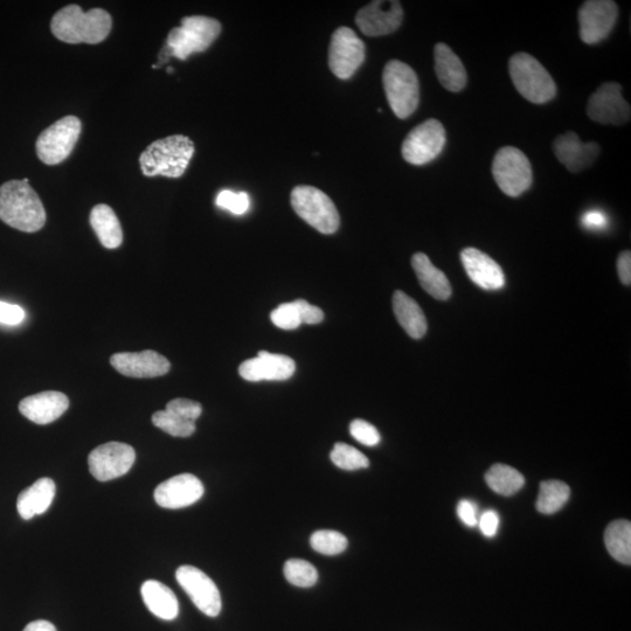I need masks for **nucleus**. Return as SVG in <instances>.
<instances>
[{
	"label": "nucleus",
	"mask_w": 631,
	"mask_h": 631,
	"mask_svg": "<svg viewBox=\"0 0 631 631\" xmlns=\"http://www.w3.org/2000/svg\"><path fill=\"white\" fill-rule=\"evenodd\" d=\"M492 175L499 189L513 198L528 191L533 180L529 158L513 147H505L497 152L492 163Z\"/></svg>",
	"instance_id": "nucleus-8"
},
{
	"label": "nucleus",
	"mask_w": 631,
	"mask_h": 631,
	"mask_svg": "<svg viewBox=\"0 0 631 631\" xmlns=\"http://www.w3.org/2000/svg\"><path fill=\"white\" fill-rule=\"evenodd\" d=\"M554 154L568 171L578 173L592 166L600 155V145L595 142L584 143L580 137L570 131L560 135L553 143Z\"/></svg>",
	"instance_id": "nucleus-20"
},
{
	"label": "nucleus",
	"mask_w": 631,
	"mask_h": 631,
	"mask_svg": "<svg viewBox=\"0 0 631 631\" xmlns=\"http://www.w3.org/2000/svg\"><path fill=\"white\" fill-rule=\"evenodd\" d=\"M435 73L449 92L459 93L467 86L468 76L462 61L448 45L439 43L434 48Z\"/></svg>",
	"instance_id": "nucleus-23"
},
{
	"label": "nucleus",
	"mask_w": 631,
	"mask_h": 631,
	"mask_svg": "<svg viewBox=\"0 0 631 631\" xmlns=\"http://www.w3.org/2000/svg\"><path fill=\"white\" fill-rule=\"evenodd\" d=\"M589 119L600 124L622 126L630 121L631 109L623 99L622 87L616 82L603 83L589 97L587 104Z\"/></svg>",
	"instance_id": "nucleus-13"
},
{
	"label": "nucleus",
	"mask_w": 631,
	"mask_h": 631,
	"mask_svg": "<svg viewBox=\"0 0 631 631\" xmlns=\"http://www.w3.org/2000/svg\"><path fill=\"white\" fill-rule=\"evenodd\" d=\"M404 19L400 2H372L360 9L356 16L359 30L367 37L387 36L399 29Z\"/></svg>",
	"instance_id": "nucleus-16"
},
{
	"label": "nucleus",
	"mask_w": 631,
	"mask_h": 631,
	"mask_svg": "<svg viewBox=\"0 0 631 631\" xmlns=\"http://www.w3.org/2000/svg\"><path fill=\"white\" fill-rule=\"evenodd\" d=\"M24 631H58L51 622L39 620L27 624Z\"/></svg>",
	"instance_id": "nucleus-46"
},
{
	"label": "nucleus",
	"mask_w": 631,
	"mask_h": 631,
	"mask_svg": "<svg viewBox=\"0 0 631 631\" xmlns=\"http://www.w3.org/2000/svg\"><path fill=\"white\" fill-rule=\"evenodd\" d=\"M295 371L293 359L267 351H260L258 357L246 360L239 367L240 377L252 383L288 380L294 376Z\"/></svg>",
	"instance_id": "nucleus-19"
},
{
	"label": "nucleus",
	"mask_w": 631,
	"mask_h": 631,
	"mask_svg": "<svg viewBox=\"0 0 631 631\" xmlns=\"http://www.w3.org/2000/svg\"><path fill=\"white\" fill-rule=\"evenodd\" d=\"M365 61V45L355 31L339 27L332 34L329 48V66L338 79L348 80Z\"/></svg>",
	"instance_id": "nucleus-11"
},
{
	"label": "nucleus",
	"mask_w": 631,
	"mask_h": 631,
	"mask_svg": "<svg viewBox=\"0 0 631 631\" xmlns=\"http://www.w3.org/2000/svg\"><path fill=\"white\" fill-rule=\"evenodd\" d=\"M412 267L421 287L429 295L439 301H446L452 296V286H450L447 276L433 265L426 254L416 253L412 258Z\"/></svg>",
	"instance_id": "nucleus-25"
},
{
	"label": "nucleus",
	"mask_w": 631,
	"mask_h": 631,
	"mask_svg": "<svg viewBox=\"0 0 631 631\" xmlns=\"http://www.w3.org/2000/svg\"><path fill=\"white\" fill-rule=\"evenodd\" d=\"M383 85L388 104L395 116L407 119L419 107L420 85L412 67L399 60L387 62L383 72Z\"/></svg>",
	"instance_id": "nucleus-5"
},
{
	"label": "nucleus",
	"mask_w": 631,
	"mask_h": 631,
	"mask_svg": "<svg viewBox=\"0 0 631 631\" xmlns=\"http://www.w3.org/2000/svg\"><path fill=\"white\" fill-rule=\"evenodd\" d=\"M447 142L446 130L438 120L415 127L402 143L401 154L412 165H425L439 157Z\"/></svg>",
	"instance_id": "nucleus-10"
},
{
	"label": "nucleus",
	"mask_w": 631,
	"mask_h": 631,
	"mask_svg": "<svg viewBox=\"0 0 631 631\" xmlns=\"http://www.w3.org/2000/svg\"><path fill=\"white\" fill-rule=\"evenodd\" d=\"M176 579L201 613L210 617L220 614L223 608L221 595L217 585L207 574L197 567L180 566Z\"/></svg>",
	"instance_id": "nucleus-14"
},
{
	"label": "nucleus",
	"mask_w": 631,
	"mask_h": 631,
	"mask_svg": "<svg viewBox=\"0 0 631 631\" xmlns=\"http://www.w3.org/2000/svg\"><path fill=\"white\" fill-rule=\"evenodd\" d=\"M217 205L223 210L230 211L237 216L245 214L251 207V199L245 192L221 191L217 197Z\"/></svg>",
	"instance_id": "nucleus-37"
},
{
	"label": "nucleus",
	"mask_w": 631,
	"mask_h": 631,
	"mask_svg": "<svg viewBox=\"0 0 631 631\" xmlns=\"http://www.w3.org/2000/svg\"><path fill=\"white\" fill-rule=\"evenodd\" d=\"M152 424L175 438H189L196 433V422L180 418L166 409L152 415Z\"/></svg>",
	"instance_id": "nucleus-32"
},
{
	"label": "nucleus",
	"mask_w": 631,
	"mask_h": 631,
	"mask_svg": "<svg viewBox=\"0 0 631 631\" xmlns=\"http://www.w3.org/2000/svg\"><path fill=\"white\" fill-rule=\"evenodd\" d=\"M204 492V485L198 477L182 474L159 484L155 490V501L164 509H183L197 503Z\"/></svg>",
	"instance_id": "nucleus-17"
},
{
	"label": "nucleus",
	"mask_w": 631,
	"mask_h": 631,
	"mask_svg": "<svg viewBox=\"0 0 631 631\" xmlns=\"http://www.w3.org/2000/svg\"><path fill=\"white\" fill-rule=\"evenodd\" d=\"M330 459L336 467L348 471L365 469L370 466L369 459L362 452L342 442L336 443L330 454Z\"/></svg>",
	"instance_id": "nucleus-35"
},
{
	"label": "nucleus",
	"mask_w": 631,
	"mask_h": 631,
	"mask_svg": "<svg viewBox=\"0 0 631 631\" xmlns=\"http://www.w3.org/2000/svg\"><path fill=\"white\" fill-rule=\"evenodd\" d=\"M617 272H619L620 280L626 286L631 283V253L629 251L621 253L617 260Z\"/></svg>",
	"instance_id": "nucleus-45"
},
{
	"label": "nucleus",
	"mask_w": 631,
	"mask_h": 631,
	"mask_svg": "<svg viewBox=\"0 0 631 631\" xmlns=\"http://www.w3.org/2000/svg\"><path fill=\"white\" fill-rule=\"evenodd\" d=\"M166 411L180 416L185 420L196 422L203 413V406L197 401L189 399H173L166 405Z\"/></svg>",
	"instance_id": "nucleus-39"
},
{
	"label": "nucleus",
	"mask_w": 631,
	"mask_h": 631,
	"mask_svg": "<svg viewBox=\"0 0 631 631\" xmlns=\"http://www.w3.org/2000/svg\"><path fill=\"white\" fill-rule=\"evenodd\" d=\"M619 8L612 0H588L579 10L580 38L587 45L605 40L613 31Z\"/></svg>",
	"instance_id": "nucleus-15"
},
{
	"label": "nucleus",
	"mask_w": 631,
	"mask_h": 631,
	"mask_svg": "<svg viewBox=\"0 0 631 631\" xmlns=\"http://www.w3.org/2000/svg\"><path fill=\"white\" fill-rule=\"evenodd\" d=\"M55 483L51 478H40L18 497L17 509L20 517L30 520L43 515L50 508L55 497Z\"/></svg>",
	"instance_id": "nucleus-24"
},
{
	"label": "nucleus",
	"mask_w": 631,
	"mask_h": 631,
	"mask_svg": "<svg viewBox=\"0 0 631 631\" xmlns=\"http://www.w3.org/2000/svg\"><path fill=\"white\" fill-rule=\"evenodd\" d=\"M582 225L588 230L599 231L606 228L608 225V219L605 213L600 211H588L581 219Z\"/></svg>",
	"instance_id": "nucleus-44"
},
{
	"label": "nucleus",
	"mask_w": 631,
	"mask_h": 631,
	"mask_svg": "<svg viewBox=\"0 0 631 631\" xmlns=\"http://www.w3.org/2000/svg\"><path fill=\"white\" fill-rule=\"evenodd\" d=\"M89 221L103 247L115 249L122 245V226L112 207L106 204L96 205L90 213Z\"/></svg>",
	"instance_id": "nucleus-28"
},
{
	"label": "nucleus",
	"mask_w": 631,
	"mask_h": 631,
	"mask_svg": "<svg viewBox=\"0 0 631 631\" xmlns=\"http://www.w3.org/2000/svg\"><path fill=\"white\" fill-rule=\"evenodd\" d=\"M25 320V311L17 304L0 301V324L18 325Z\"/></svg>",
	"instance_id": "nucleus-41"
},
{
	"label": "nucleus",
	"mask_w": 631,
	"mask_h": 631,
	"mask_svg": "<svg viewBox=\"0 0 631 631\" xmlns=\"http://www.w3.org/2000/svg\"><path fill=\"white\" fill-rule=\"evenodd\" d=\"M393 310L401 328L407 332L409 337L421 339L426 335L428 324L424 311L404 291H395Z\"/></svg>",
	"instance_id": "nucleus-26"
},
{
	"label": "nucleus",
	"mask_w": 631,
	"mask_h": 631,
	"mask_svg": "<svg viewBox=\"0 0 631 631\" xmlns=\"http://www.w3.org/2000/svg\"><path fill=\"white\" fill-rule=\"evenodd\" d=\"M82 130L76 116H66L40 134L36 149L41 162L58 165L65 162L78 143Z\"/></svg>",
	"instance_id": "nucleus-9"
},
{
	"label": "nucleus",
	"mask_w": 631,
	"mask_h": 631,
	"mask_svg": "<svg viewBox=\"0 0 631 631\" xmlns=\"http://www.w3.org/2000/svg\"><path fill=\"white\" fill-rule=\"evenodd\" d=\"M457 515H459L462 522L469 526V528H475L478 524L476 505L473 502L467 501V499H463V501L457 505Z\"/></svg>",
	"instance_id": "nucleus-42"
},
{
	"label": "nucleus",
	"mask_w": 631,
	"mask_h": 631,
	"mask_svg": "<svg viewBox=\"0 0 631 631\" xmlns=\"http://www.w3.org/2000/svg\"><path fill=\"white\" fill-rule=\"evenodd\" d=\"M270 320H272L277 328L282 330H295L302 325L300 315H298L294 302L279 305V307L270 314Z\"/></svg>",
	"instance_id": "nucleus-36"
},
{
	"label": "nucleus",
	"mask_w": 631,
	"mask_h": 631,
	"mask_svg": "<svg viewBox=\"0 0 631 631\" xmlns=\"http://www.w3.org/2000/svg\"><path fill=\"white\" fill-rule=\"evenodd\" d=\"M113 19L107 11L92 9L83 12L79 5H68L55 13L51 22L54 37L66 44L96 45L112 31Z\"/></svg>",
	"instance_id": "nucleus-2"
},
{
	"label": "nucleus",
	"mask_w": 631,
	"mask_h": 631,
	"mask_svg": "<svg viewBox=\"0 0 631 631\" xmlns=\"http://www.w3.org/2000/svg\"><path fill=\"white\" fill-rule=\"evenodd\" d=\"M605 544L610 556L624 565L631 564V524L628 520H615L605 533Z\"/></svg>",
	"instance_id": "nucleus-29"
},
{
	"label": "nucleus",
	"mask_w": 631,
	"mask_h": 631,
	"mask_svg": "<svg viewBox=\"0 0 631 631\" xmlns=\"http://www.w3.org/2000/svg\"><path fill=\"white\" fill-rule=\"evenodd\" d=\"M478 525H480V529L485 537H495L499 526L498 513L492 510L484 512L480 520H478Z\"/></svg>",
	"instance_id": "nucleus-43"
},
{
	"label": "nucleus",
	"mask_w": 631,
	"mask_h": 631,
	"mask_svg": "<svg viewBox=\"0 0 631 631\" xmlns=\"http://www.w3.org/2000/svg\"><path fill=\"white\" fill-rule=\"evenodd\" d=\"M310 545L312 550L324 556H337L348 549L349 542L341 532L320 530L312 533Z\"/></svg>",
	"instance_id": "nucleus-34"
},
{
	"label": "nucleus",
	"mask_w": 631,
	"mask_h": 631,
	"mask_svg": "<svg viewBox=\"0 0 631 631\" xmlns=\"http://www.w3.org/2000/svg\"><path fill=\"white\" fill-rule=\"evenodd\" d=\"M221 24L217 19L192 16L182 19V26L169 33L168 53L180 60H186L194 53L207 50L220 36Z\"/></svg>",
	"instance_id": "nucleus-6"
},
{
	"label": "nucleus",
	"mask_w": 631,
	"mask_h": 631,
	"mask_svg": "<svg viewBox=\"0 0 631 631\" xmlns=\"http://www.w3.org/2000/svg\"><path fill=\"white\" fill-rule=\"evenodd\" d=\"M352 438L366 447L378 446L381 440L378 429L365 420H353L350 425Z\"/></svg>",
	"instance_id": "nucleus-38"
},
{
	"label": "nucleus",
	"mask_w": 631,
	"mask_h": 631,
	"mask_svg": "<svg viewBox=\"0 0 631 631\" xmlns=\"http://www.w3.org/2000/svg\"><path fill=\"white\" fill-rule=\"evenodd\" d=\"M291 206L298 217L322 234H334L341 225L337 207L327 194L314 186H297L291 192Z\"/></svg>",
	"instance_id": "nucleus-7"
},
{
	"label": "nucleus",
	"mask_w": 631,
	"mask_h": 631,
	"mask_svg": "<svg viewBox=\"0 0 631 631\" xmlns=\"http://www.w3.org/2000/svg\"><path fill=\"white\" fill-rule=\"evenodd\" d=\"M302 324H318L324 320V312L305 300L294 301Z\"/></svg>",
	"instance_id": "nucleus-40"
},
{
	"label": "nucleus",
	"mask_w": 631,
	"mask_h": 631,
	"mask_svg": "<svg viewBox=\"0 0 631 631\" xmlns=\"http://www.w3.org/2000/svg\"><path fill=\"white\" fill-rule=\"evenodd\" d=\"M571 496V489L565 482L545 481L540 484L536 508L543 515H553L564 508Z\"/></svg>",
	"instance_id": "nucleus-31"
},
{
	"label": "nucleus",
	"mask_w": 631,
	"mask_h": 631,
	"mask_svg": "<svg viewBox=\"0 0 631 631\" xmlns=\"http://www.w3.org/2000/svg\"><path fill=\"white\" fill-rule=\"evenodd\" d=\"M513 85L524 99L544 104L556 97L557 86L549 72L528 53H517L509 61Z\"/></svg>",
	"instance_id": "nucleus-4"
},
{
	"label": "nucleus",
	"mask_w": 631,
	"mask_h": 631,
	"mask_svg": "<svg viewBox=\"0 0 631 631\" xmlns=\"http://www.w3.org/2000/svg\"><path fill=\"white\" fill-rule=\"evenodd\" d=\"M110 364L123 376L138 379L162 377L171 367L168 359L152 350L116 353Z\"/></svg>",
	"instance_id": "nucleus-18"
},
{
	"label": "nucleus",
	"mask_w": 631,
	"mask_h": 631,
	"mask_svg": "<svg viewBox=\"0 0 631 631\" xmlns=\"http://www.w3.org/2000/svg\"><path fill=\"white\" fill-rule=\"evenodd\" d=\"M69 400L61 392L47 391L31 395L20 401L19 411L37 425H48L67 411Z\"/></svg>",
	"instance_id": "nucleus-22"
},
{
	"label": "nucleus",
	"mask_w": 631,
	"mask_h": 631,
	"mask_svg": "<svg viewBox=\"0 0 631 631\" xmlns=\"http://www.w3.org/2000/svg\"><path fill=\"white\" fill-rule=\"evenodd\" d=\"M136 453L127 443L109 442L99 446L88 456L90 474L97 481L108 482L129 473L134 466Z\"/></svg>",
	"instance_id": "nucleus-12"
},
{
	"label": "nucleus",
	"mask_w": 631,
	"mask_h": 631,
	"mask_svg": "<svg viewBox=\"0 0 631 631\" xmlns=\"http://www.w3.org/2000/svg\"><path fill=\"white\" fill-rule=\"evenodd\" d=\"M194 155V143L184 135H172L151 143L142 152L140 164L145 177H182Z\"/></svg>",
	"instance_id": "nucleus-3"
},
{
	"label": "nucleus",
	"mask_w": 631,
	"mask_h": 631,
	"mask_svg": "<svg viewBox=\"0 0 631 631\" xmlns=\"http://www.w3.org/2000/svg\"><path fill=\"white\" fill-rule=\"evenodd\" d=\"M142 598L152 614L165 621L175 620L179 614V603L168 586L156 580L145 581Z\"/></svg>",
	"instance_id": "nucleus-27"
},
{
	"label": "nucleus",
	"mask_w": 631,
	"mask_h": 631,
	"mask_svg": "<svg viewBox=\"0 0 631 631\" xmlns=\"http://www.w3.org/2000/svg\"><path fill=\"white\" fill-rule=\"evenodd\" d=\"M485 481L492 491L502 496H512L524 487L525 478L518 470L506 464H495L485 474Z\"/></svg>",
	"instance_id": "nucleus-30"
},
{
	"label": "nucleus",
	"mask_w": 631,
	"mask_h": 631,
	"mask_svg": "<svg viewBox=\"0 0 631 631\" xmlns=\"http://www.w3.org/2000/svg\"><path fill=\"white\" fill-rule=\"evenodd\" d=\"M283 572L289 584L296 587L310 588L318 581L316 567L302 559L288 560L284 564Z\"/></svg>",
	"instance_id": "nucleus-33"
},
{
	"label": "nucleus",
	"mask_w": 631,
	"mask_h": 631,
	"mask_svg": "<svg viewBox=\"0 0 631 631\" xmlns=\"http://www.w3.org/2000/svg\"><path fill=\"white\" fill-rule=\"evenodd\" d=\"M0 220L15 230L38 232L46 224L43 201L29 184V179L10 180L0 186Z\"/></svg>",
	"instance_id": "nucleus-1"
},
{
	"label": "nucleus",
	"mask_w": 631,
	"mask_h": 631,
	"mask_svg": "<svg viewBox=\"0 0 631 631\" xmlns=\"http://www.w3.org/2000/svg\"><path fill=\"white\" fill-rule=\"evenodd\" d=\"M461 261L466 273L477 287L498 290L505 286V275L501 266L489 255L469 247L463 249Z\"/></svg>",
	"instance_id": "nucleus-21"
}]
</instances>
